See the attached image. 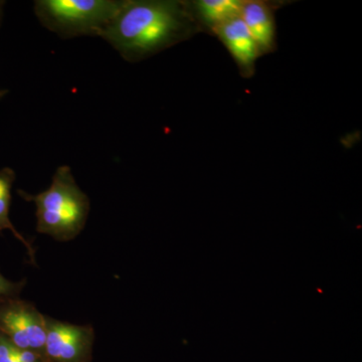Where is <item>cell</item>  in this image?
Wrapping results in <instances>:
<instances>
[{
  "label": "cell",
  "instance_id": "obj_1",
  "mask_svg": "<svg viewBox=\"0 0 362 362\" xmlns=\"http://www.w3.org/2000/svg\"><path fill=\"white\" fill-rule=\"evenodd\" d=\"M202 33L187 0H122L100 37L137 63Z\"/></svg>",
  "mask_w": 362,
  "mask_h": 362
},
{
  "label": "cell",
  "instance_id": "obj_2",
  "mask_svg": "<svg viewBox=\"0 0 362 362\" xmlns=\"http://www.w3.org/2000/svg\"><path fill=\"white\" fill-rule=\"evenodd\" d=\"M37 207V230L59 242H69L84 230L90 204L78 187L70 166L57 168L47 189L35 195L23 192Z\"/></svg>",
  "mask_w": 362,
  "mask_h": 362
},
{
  "label": "cell",
  "instance_id": "obj_3",
  "mask_svg": "<svg viewBox=\"0 0 362 362\" xmlns=\"http://www.w3.org/2000/svg\"><path fill=\"white\" fill-rule=\"evenodd\" d=\"M122 0H37L40 25L59 37H99L115 16Z\"/></svg>",
  "mask_w": 362,
  "mask_h": 362
},
{
  "label": "cell",
  "instance_id": "obj_4",
  "mask_svg": "<svg viewBox=\"0 0 362 362\" xmlns=\"http://www.w3.org/2000/svg\"><path fill=\"white\" fill-rule=\"evenodd\" d=\"M0 333L14 346L44 354L45 315L18 297L0 299Z\"/></svg>",
  "mask_w": 362,
  "mask_h": 362
},
{
  "label": "cell",
  "instance_id": "obj_5",
  "mask_svg": "<svg viewBox=\"0 0 362 362\" xmlns=\"http://www.w3.org/2000/svg\"><path fill=\"white\" fill-rule=\"evenodd\" d=\"M44 354L49 362H92L95 331L45 316Z\"/></svg>",
  "mask_w": 362,
  "mask_h": 362
},
{
  "label": "cell",
  "instance_id": "obj_6",
  "mask_svg": "<svg viewBox=\"0 0 362 362\" xmlns=\"http://www.w3.org/2000/svg\"><path fill=\"white\" fill-rule=\"evenodd\" d=\"M211 35L225 45L243 77L251 78L255 75L257 59L261 57V52L240 16L218 26Z\"/></svg>",
  "mask_w": 362,
  "mask_h": 362
},
{
  "label": "cell",
  "instance_id": "obj_7",
  "mask_svg": "<svg viewBox=\"0 0 362 362\" xmlns=\"http://www.w3.org/2000/svg\"><path fill=\"white\" fill-rule=\"evenodd\" d=\"M278 7V2L243 0L240 16L258 45L261 56L277 49L275 13Z\"/></svg>",
  "mask_w": 362,
  "mask_h": 362
},
{
  "label": "cell",
  "instance_id": "obj_8",
  "mask_svg": "<svg viewBox=\"0 0 362 362\" xmlns=\"http://www.w3.org/2000/svg\"><path fill=\"white\" fill-rule=\"evenodd\" d=\"M190 9L202 32L211 33L218 26L240 16L243 0H194Z\"/></svg>",
  "mask_w": 362,
  "mask_h": 362
},
{
  "label": "cell",
  "instance_id": "obj_9",
  "mask_svg": "<svg viewBox=\"0 0 362 362\" xmlns=\"http://www.w3.org/2000/svg\"><path fill=\"white\" fill-rule=\"evenodd\" d=\"M14 180H16V173L13 168H4L0 170V232L11 230L16 240H20L21 244L25 247L28 252V257L33 264H35V251L28 240L21 235V233L14 228L11 218H9V209L11 202V189Z\"/></svg>",
  "mask_w": 362,
  "mask_h": 362
},
{
  "label": "cell",
  "instance_id": "obj_10",
  "mask_svg": "<svg viewBox=\"0 0 362 362\" xmlns=\"http://www.w3.org/2000/svg\"><path fill=\"white\" fill-rule=\"evenodd\" d=\"M25 281L13 282L0 273V299H2V298L18 297V294L25 287Z\"/></svg>",
  "mask_w": 362,
  "mask_h": 362
},
{
  "label": "cell",
  "instance_id": "obj_11",
  "mask_svg": "<svg viewBox=\"0 0 362 362\" xmlns=\"http://www.w3.org/2000/svg\"><path fill=\"white\" fill-rule=\"evenodd\" d=\"M0 362H20L13 351V344L0 333Z\"/></svg>",
  "mask_w": 362,
  "mask_h": 362
},
{
  "label": "cell",
  "instance_id": "obj_12",
  "mask_svg": "<svg viewBox=\"0 0 362 362\" xmlns=\"http://www.w3.org/2000/svg\"><path fill=\"white\" fill-rule=\"evenodd\" d=\"M4 2L0 1V23H1L2 16H4Z\"/></svg>",
  "mask_w": 362,
  "mask_h": 362
}]
</instances>
